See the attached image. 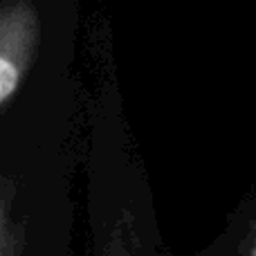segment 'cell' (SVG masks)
<instances>
[{"label": "cell", "instance_id": "1", "mask_svg": "<svg viewBox=\"0 0 256 256\" xmlns=\"http://www.w3.org/2000/svg\"><path fill=\"white\" fill-rule=\"evenodd\" d=\"M34 45V14L27 7L0 16V104L18 88L22 68Z\"/></svg>", "mask_w": 256, "mask_h": 256}]
</instances>
